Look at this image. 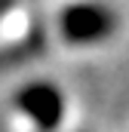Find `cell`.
Listing matches in <instances>:
<instances>
[{
  "label": "cell",
  "instance_id": "obj_1",
  "mask_svg": "<svg viewBox=\"0 0 129 132\" xmlns=\"http://www.w3.org/2000/svg\"><path fill=\"white\" fill-rule=\"evenodd\" d=\"M117 31V15L111 6L95 0L71 3L59 12V34L71 46H95Z\"/></svg>",
  "mask_w": 129,
  "mask_h": 132
},
{
  "label": "cell",
  "instance_id": "obj_2",
  "mask_svg": "<svg viewBox=\"0 0 129 132\" xmlns=\"http://www.w3.org/2000/svg\"><path fill=\"white\" fill-rule=\"evenodd\" d=\"M15 108L22 117L31 120V126L37 132H55L64 120V95L43 80L25 83L15 92Z\"/></svg>",
  "mask_w": 129,
  "mask_h": 132
}]
</instances>
